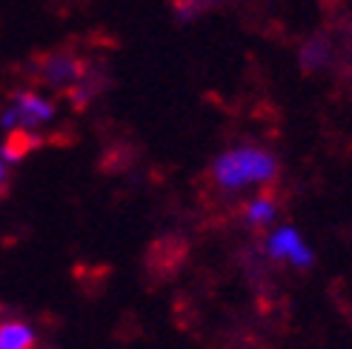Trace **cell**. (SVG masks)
Segmentation results:
<instances>
[{"label": "cell", "instance_id": "cell-1", "mask_svg": "<svg viewBox=\"0 0 352 349\" xmlns=\"http://www.w3.org/2000/svg\"><path fill=\"white\" fill-rule=\"evenodd\" d=\"M278 158L255 144H243L221 152L212 164V181L226 192L243 189H270L278 178Z\"/></svg>", "mask_w": 352, "mask_h": 349}, {"label": "cell", "instance_id": "cell-8", "mask_svg": "<svg viewBox=\"0 0 352 349\" xmlns=\"http://www.w3.org/2000/svg\"><path fill=\"white\" fill-rule=\"evenodd\" d=\"M304 63L309 69H321L329 63V46L324 41H312L307 43V52H304Z\"/></svg>", "mask_w": 352, "mask_h": 349}, {"label": "cell", "instance_id": "cell-4", "mask_svg": "<svg viewBox=\"0 0 352 349\" xmlns=\"http://www.w3.org/2000/svg\"><path fill=\"white\" fill-rule=\"evenodd\" d=\"M49 117H52V106H49V103L43 98H38V95L26 92L21 100H17V106L3 115V124L6 126L21 124L23 129H29V126L41 124V120H49Z\"/></svg>", "mask_w": 352, "mask_h": 349}, {"label": "cell", "instance_id": "cell-9", "mask_svg": "<svg viewBox=\"0 0 352 349\" xmlns=\"http://www.w3.org/2000/svg\"><path fill=\"white\" fill-rule=\"evenodd\" d=\"M3 178H6V172H3V164H0V183H3Z\"/></svg>", "mask_w": 352, "mask_h": 349}, {"label": "cell", "instance_id": "cell-3", "mask_svg": "<svg viewBox=\"0 0 352 349\" xmlns=\"http://www.w3.org/2000/svg\"><path fill=\"white\" fill-rule=\"evenodd\" d=\"M278 218V201L270 189H258L255 195L243 203V221L252 229H272Z\"/></svg>", "mask_w": 352, "mask_h": 349}, {"label": "cell", "instance_id": "cell-2", "mask_svg": "<svg viewBox=\"0 0 352 349\" xmlns=\"http://www.w3.org/2000/svg\"><path fill=\"white\" fill-rule=\"evenodd\" d=\"M267 255L278 264H287L292 269H309L315 252L307 243V238L295 229V226H272L267 235Z\"/></svg>", "mask_w": 352, "mask_h": 349}, {"label": "cell", "instance_id": "cell-5", "mask_svg": "<svg viewBox=\"0 0 352 349\" xmlns=\"http://www.w3.org/2000/svg\"><path fill=\"white\" fill-rule=\"evenodd\" d=\"M41 144H43V137H38L23 126H14L3 144V161H23L26 155H32Z\"/></svg>", "mask_w": 352, "mask_h": 349}, {"label": "cell", "instance_id": "cell-7", "mask_svg": "<svg viewBox=\"0 0 352 349\" xmlns=\"http://www.w3.org/2000/svg\"><path fill=\"white\" fill-rule=\"evenodd\" d=\"M80 72H83V63L80 60H75V58H55V60H49L46 80L55 83V86H66V83L78 80Z\"/></svg>", "mask_w": 352, "mask_h": 349}, {"label": "cell", "instance_id": "cell-6", "mask_svg": "<svg viewBox=\"0 0 352 349\" xmlns=\"http://www.w3.org/2000/svg\"><path fill=\"white\" fill-rule=\"evenodd\" d=\"M0 349H34L32 329L21 321L0 324Z\"/></svg>", "mask_w": 352, "mask_h": 349}]
</instances>
